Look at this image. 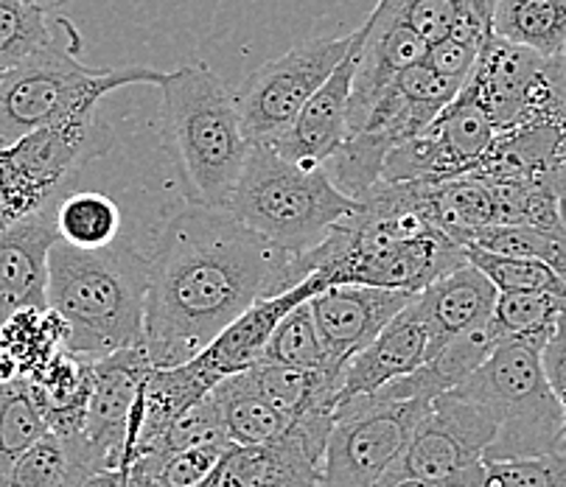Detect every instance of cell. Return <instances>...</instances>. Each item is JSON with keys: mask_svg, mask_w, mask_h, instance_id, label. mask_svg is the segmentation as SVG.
<instances>
[{"mask_svg": "<svg viewBox=\"0 0 566 487\" xmlns=\"http://www.w3.org/2000/svg\"><path fill=\"white\" fill-rule=\"evenodd\" d=\"M416 297L398 317L387 322L385 331L368 348L350 356V361L345 364L343 387L337 392V403L381 390L390 381L410 375L427 361L429 328Z\"/></svg>", "mask_w": 566, "mask_h": 487, "instance_id": "d6986e66", "label": "cell"}, {"mask_svg": "<svg viewBox=\"0 0 566 487\" xmlns=\"http://www.w3.org/2000/svg\"><path fill=\"white\" fill-rule=\"evenodd\" d=\"M460 91L463 82L440 76L427 62L407 67L390 91L370 107L348 140L323 162L339 191L359 202L381 180L387 155L427 129Z\"/></svg>", "mask_w": 566, "mask_h": 487, "instance_id": "52a82bcc", "label": "cell"}, {"mask_svg": "<svg viewBox=\"0 0 566 487\" xmlns=\"http://www.w3.org/2000/svg\"><path fill=\"white\" fill-rule=\"evenodd\" d=\"M60 239L78 250L109 247L120 239V211L98 191H78L56 202Z\"/></svg>", "mask_w": 566, "mask_h": 487, "instance_id": "f1b7e54d", "label": "cell"}, {"mask_svg": "<svg viewBox=\"0 0 566 487\" xmlns=\"http://www.w3.org/2000/svg\"><path fill=\"white\" fill-rule=\"evenodd\" d=\"M491 29L500 40L544 56L566 54V0H494Z\"/></svg>", "mask_w": 566, "mask_h": 487, "instance_id": "4316f807", "label": "cell"}, {"mask_svg": "<svg viewBox=\"0 0 566 487\" xmlns=\"http://www.w3.org/2000/svg\"><path fill=\"white\" fill-rule=\"evenodd\" d=\"M56 43H82L71 20L23 0H0V71H9Z\"/></svg>", "mask_w": 566, "mask_h": 487, "instance_id": "484cf974", "label": "cell"}, {"mask_svg": "<svg viewBox=\"0 0 566 487\" xmlns=\"http://www.w3.org/2000/svg\"><path fill=\"white\" fill-rule=\"evenodd\" d=\"M18 375H20L18 359H14L12 350H9L7 345H0V387L9 384V381H14Z\"/></svg>", "mask_w": 566, "mask_h": 487, "instance_id": "74e56055", "label": "cell"}, {"mask_svg": "<svg viewBox=\"0 0 566 487\" xmlns=\"http://www.w3.org/2000/svg\"><path fill=\"white\" fill-rule=\"evenodd\" d=\"M463 247H482L491 253L536 258L566 275V235L553 230L533 227V224H485L474 227L460 239Z\"/></svg>", "mask_w": 566, "mask_h": 487, "instance_id": "d6a6232c", "label": "cell"}, {"mask_svg": "<svg viewBox=\"0 0 566 487\" xmlns=\"http://www.w3.org/2000/svg\"><path fill=\"white\" fill-rule=\"evenodd\" d=\"M476 487H566V452L542 457L485 459Z\"/></svg>", "mask_w": 566, "mask_h": 487, "instance_id": "e575fe53", "label": "cell"}, {"mask_svg": "<svg viewBox=\"0 0 566 487\" xmlns=\"http://www.w3.org/2000/svg\"><path fill=\"white\" fill-rule=\"evenodd\" d=\"M412 297V292L339 283L308 297V308L328 356L337 364H348L350 356L368 348L385 331L387 322L410 306Z\"/></svg>", "mask_w": 566, "mask_h": 487, "instance_id": "9a60e30c", "label": "cell"}, {"mask_svg": "<svg viewBox=\"0 0 566 487\" xmlns=\"http://www.w3.org/2000/svg\"><path fill=\"white\" fill-rule=\"evenodd\" d=\"M350 45L354 31L345 36H314L255 67L235 93L241 127L250 144H272L281 138Z\"/></svg>", "mask_w": 566, "mask_h": 487, "instance_id": "30bf717a", "label": "cell"}, {"mask_svg": "<svg viewBox=\"0 0 566 487\" xmlns=\"http://www.w3.org/2000/svg\"><path fill=\"white\" fill-rule=\"evenodd\" d=\"M361 40H365V23L354 31V45L343 56V62L334 67L332 76L303 104L290 129L270 144L277 155L301 162V166H323L348 140L350 93H354Z\"/></svg>", "mask_w": 566, "mask_h": 487, "instance_id": "2e32d148", "label": "cell"}, {"mask_svg": "<svg viewBox=\"0 0 566 487\" xmlns=\"http://www.w3.org/2000/svg\"><path fill=\"white\" fill-rule=\"evenodd\" d=\"M87 487H138V481L133 479L129 468H109L98 470V474L91 476Z\"/></svg>", "mask_w": 566, "mask_h": 487, "instance_id": "8d00e7d4", "label": "cell"}, {"mask_svg": "<svg viewBox=\"0 0 566 487\" xmlns=\"http://www.w3.org/2000/svg\"><path fill=\"white\" fill-rule=\"evenodd\" d=\"M82 43H56L9 67L0 78V146L34 129L98 109L107 93L133 85H164L166 73L144 65L91 67L78 62Z\"/></svg>", "mask_w": 566, "mask_h": 487, "instance_id": "5b68a950", "label": "cell"}, {"mask_svg": "<svg viewBox=\"0 0 566 487\" xmlns=\"http://www.w3.org/2000/svg\"><path fill=\"white\" fill-rule=\"evenodd\" d=\"M51 432L29 375L0 387V474Z\"/></svg>", "mask_w": 566, "mask_h": 487, "instance_id": "f546056e", "label": "cell"}, {"mask_svg": "<svg viewBox=\"0 0 566 487\" xmlns=\"http://www.w3.org/2000/svg\"><path fill=\"white\" fill-rule=\"evenodd\" d=\"M334 410L297 421L281 440L230 445L199 487H317Z\"/></svg>", "mask_w": 566, "mask_h": 487, "instance_id": "7c38bea8", "label": "cell"}, {"mask_svg": "<svg viewBox=\"0 0 566 487\" xmlns=\"http://www.w3.org/2000/svg\"><path fill=\"white\" fill-rule=\"evenodd\" d=\"M3 73H7V71H0V78H3Z\"/></svg>", "mask_w": 566, "mask_h": 487, "instance_id": "60d3db41", "label": "cell"}, {"mask_svg": "<svg viewBox=\"0 0 566 487\" xmlns=\"http://www.w3.org/2000/svg\"><path fill=\"white\" fill-rule=\"evenodd\" d=\"M542 364L547 384L564 415V440H566V311L555 319V328L542 348Z\"/></svg>", "mask_w": 566, "mask_h": 487, "instance_id": "d590c367", "label": "cell"}, {"mask_svg": "<svg viewBox=\"0 0 566 487\" xmlns=\"http://www.w3.org/2000/svg\"><path fill=\"white\" fill-rule=\"evenodd\" d=\"M496 345H500V337H496L494 325H480L474 331L460 334L452 342L443 345L410 375H401L381 387V392L392 398H421V401L432 403V398L465 384L482 361L494 353Z\"/></svg>", "mask_w": 566, "mask_h": 487, "instance_id": "7402d4cb", "label": "cell"}, {"mask_svg": "<svg viewBox=\"0 0 566 487\" xmlns=\"http://www.w3.org/2000/svg\"><path fill=\"white\" fill-rule=\"evenodd\" d=\"M496 127L469 91H460L438 118L387 155L381 180H452L480 171L496 144Z\"/></svg>", "mask_w": 566, "mask_h": 487, "instance_id": "8fae6325", "label": "cell"}, {"mask_svg": "<svg viewBox=\"0 0 566 487\" xmlns=\"http://www.w3.org/2000/svg\"><path fill=\"white\" fill-rule=\"evenodd\" d=\"M542 342L502 339L465 384L454 387L494 412L496 437L485 459L542 457L566 452L564 415L547 384Z\"/></svg>", "mask_w": 566, "mask_h": 487, "instance_id": "8992f818", "label": "cell"}, {"mask_svg": "<svg viewBox=\"0 0 566 487\" xmlns=\"http://www.w3.org/2000/svg\"><path fill=\"white\" fill-rule=\"evenodd\" d=\"M149 255L133 241L78 250L56 241L49 255V306L65 319V350L107 356L144 342Z\"/></svg>", "mask_w": 566, "mask_h": 487, "instance_id": "7a4b0ae2", "label": "cell"}, {"mask_svg": "<svg viewBox=\"0 0 566 487\" xmlns=\"http://www.w3.org/2000/svg\"><path fill=\"white\" fill-rule=\"evenodd\" d=\"M98 470L107 468L91 452L82 432H49L0 474V487H87Z\"/></svg>", "mask_w": 566, "mask_h": 487, "instance_id": "603a6c76", "label": "cell"}, {"mask_svg": "<svg viewBox=\"0 0 566 487\" xmlns=\"http://www.w3.org/2000/svg\"><path fill=\"white\" fill-rule=\"evenodd\" d=\"M494 412L458 390L432 398L379 485L416 479L429 487H476L496 437Z\"/></svg>", "mask_w": 566, "mask_h": 487, "instance_id": "ba28073f", "label": "cell"}, {"mask_svg": "<svg viewBox=\"0 0 566 487\" xmlns=\"http://www.w3.org/2000/svg\"><path fill=\"white\" fill-rule=\"evenodd\" d=\"M23 3H31V7L36 9H45V12H56V9H62L65 3H71V0H23Z\"/></svg>", "mask_w": 566, "mask_h": 487, "instance_id": "f35d334b", "label": "cell"}, {"mask_svg": "<svg viewBox=\"0 0 566 487\" xmlns=\"http://www.w3.org/2000/svg\"><path fill=\"white\" fill-rule=\"evenodd\" d=\"M427 410L429 401L392 398L381 390L337 403L317 487L379 485Z\"/></svg>", "mask_w": 566, "mask_h": 487, "instance_id": "9c48e42d", "label": "cell"}, {"mask_svg": "<svg viewBox=\"0 0 566 487\" xmlns=\"http://www.w3.org/2000/svg\"><path fill=\"white\" fill-rule=\"evenodd\" d=\"M496 297L500 289L471 261L418 292L416 300L429 328V356L438 353L460 334L491 322Z\"/></svg>", "mask_w": 566, "mask_h": 487, "instance_id": "44dd1931", "label": "cell"}, {"mask_svg": "<svg viewBox=\"0 0 566 487\" xmlns=\"http://www.w3.org/2000/svg\"><path fill=\"white\" fill-rule=\"evenodd\" d=\"M34 395L49 417L51 432L78 434L85 428L87 403L96 384V361L62 348L54 359L29 375Z\"/></svg>", "mask_w": 566, "mask_h": 487, "instance_id": "cb8c5ba5", "label": "cell"}, {"mask_svg": "<svg viewBox=\"0 0 566 487\" xmlns=\"http://www.w3.org/2000/svg\"><path fill=\"white\" fill-rule=\"evenodd\" d=\"M292 258L230 211L188 202L149 255L144 348L151 364L193 359L253 303L292 289Z\"/></svg>", "mask_w": 566, "mask_h": 487, "instance_id": "6da1fadb", "label": "cell"}, {"mask_svg": "<svg viewBox=\"0 0 566 487\" xmlns=\"http://www.w3.org/2000/svg\"><path fill=\"white\" fill-rule=\"evenodd\" d=\"M566 311V295L560 292H500L494 306L496 337L502 339H533L547 342L555 328V319Z\"/></svg>", "mask_w": 566, "mask_h": 487, "instance_id": "1f68e13d", "label": "cell"}, {"mask_svg": "<svg viewBox=\"0 0 566 487\" xmlns=\"http://www.w3.org/2000/svg\"><path fill=\"white\" fill-rule=\"evenodd\" d=\"M356 208L359 202L339 191L326 166H301L270 144H253L228 211L283 253L301 255Z\"/></svg>", "mask_w": 566, "mask_h": 487, "instance_id": "277c9868", "label": "cell"}, {"mask_svg": "<svg viewBox=\"0 0 566 487\" xmlns=\"http://www.w3.org/2000/svg\"><path fill=\"white\" fill-rule=\"evenodd\" d=\"M323 289H328V283L312 272L306 280H301L297 286H292V289L253 303V306L241 314L239 319H233L206 350H199L193 359H188L191 361V368L197 370L199 379L206 381L211 390L219 381L228 379V375H235L241 373V370L253 368L255 361L261 359V350H264L266 339L272 337L277 322H281L292 308L306 303L308 297H314Z\"/></svg>", "mask_w": 566, "mask_h": 487, "instance_id": "ac0fdd59", "label": "cell"}, {"mask_svg": "<svg viewBox=\"0 0 566 487\" xmlns=\"http://www.w3.org/2000/svg\"><path fill=\"white\" fill-rule=\"evenodd\" d=\"M476 3L480 0H379L376 9L432 45L443 40Z\"/></svg>", "mask_w": 566, "mask_h": 487, "instance_id": "836d02e7", "label": "cell"}, {"mask_svg": "<svg viewBox=\"0 0 566 487\" xmlns=\"http://www.w3.org/2000/svg\"><path fill=\"white\" fill-rule=\"evenodd\" d=\"M264 364H281V368L317 370V368H345L328 356L326 342L319 337L317 322L312 317L308 300L292 308L286 317L277 322L272 337L266 339L261 359Z\"/></svg>", "mask_w": 566, "mask_h": 487, "instance_id": "4dcf8cb0", "label": "cell"}, {"mask_svg": "<svg viewBox=\"0 0 566 487\" xmlns=\"http://www.w3.org/2000/svg\"><path fill=\"white\" fill-rule=\"evenodd\" d=\"M160 127L191 205L228 211L253 144L244 135L235 93L202 62L166 73Z\"/></svg>", "mask_w": 566, "mask_h": 487, "instance_id": "3957f363", "label": "cell"}, {"mask_svg": "<svg viewBox=\"0 0 566 487\" xmlns=\"http://www.w3.org/2000/svg\"><path fill=\"white\" fill-rule=\"evenodd\" d=\"M93 361H96V384L87 403L82 437L107 470L129 468V432H133L135 403L155 364L144 342L113 350Z\"/></svg>", "mask_w": 566, "mask_h": 487, "instance_id": "4fadbf2b", "label": "cell"}, {"mask_svg": "<svg viewBox=\"0 0 566 487\" xmlns=\"http://www.w3.org/2000/svg\"><path fill=\"white\" fill-rule=\"evenodd\" d=\"M208 398H211L213 410H217L230 443L235 445L272 443V440H281L283 434L295 426V423L283 415L275 403L261 392V387L255 384L250 368L219 381V384L208 392Z\"/></svg>", "mask_w": 566, "mask_h": 487, "instance_id": "d4e9b609", "label": "cell"}, {"mask_svg": "<svg viewBox=\"0 0 566 487\" xmlns=\"http://www.w3.org/2000/svg\"><path fill=\"white\" fill-rule=\"evenodd\" d=\"M56 202L0 230V325L14 311L49 306V255L60 241Z\"/></svg>", "mask_w": 566, "mask_h": 487, "instance_id": "e0dca14e", "label": "cell"}, {"mask_svg": "<svg viewBox=\"0 0 566 487\" xmlns=\"http://www.w3.org/2000/svg\"><path fill=\"white\" fill-rule=\"evenodd\" d=\"M67 342V325L51 306L23 308L0 325V345H7L20 364V375L45 368Z\"/></svg>", "mask_w": 566, "mask_h": 487, "instance_id": "83f0119b", "label": "cell"}, {"mask_svg": "<svg viewBox=\"0 0 566 487\" xmlns=\"http://www.w3.org/2000/svg\"><path fill=\"white\" fill-rule=\"evenodd\" d=\"M465 250L460 241L443 233L440 227H429L410 239L392 241L387 247L350 258L319 275L328 286L339 283H361V286H381L398 292H423L429 283L449 275L465 264ZM317 275V272H314Z\"/></svg>", "mask_w": 566, "mask_h": 487, "instance_id": "5bb4252c", "label": "cell"}, {"mask_svg": "<svg viewBox=\"0 0 566 487\" xmlns=\"http://www.w3.org/2000/svg\"><path fill=\"white\" fill-rule=\"evenodd\" d=\"M376 487H429V485H423V481H416V479H407V481H392V485H376Z\"/></svg>", "mask_w": 566, "mask_h": 487, "instance_id": "ab89813d", "label": "cell"}, {"mask_svg": "<svg viewBox=\"0 0 566 487\" xmlns=\"http://www.w3.org/2000/svg\"><path fill=\"white\" fill-rule=\"evenodd\" d=\"M429 45L416 31L396 23L385 12L374 9L365 20V40L356 62L354 93H350V133L359 127L376 102L392 87L407 67L427 60ZM348 133V135H350Z\"/></svg>", "mask_w": 566, "mask_h": 487, "instance_id": "ffe728a7", "label": "cell"}]
</instances>
